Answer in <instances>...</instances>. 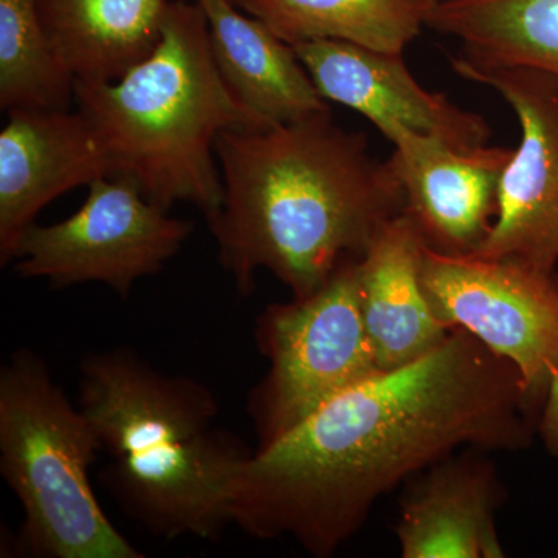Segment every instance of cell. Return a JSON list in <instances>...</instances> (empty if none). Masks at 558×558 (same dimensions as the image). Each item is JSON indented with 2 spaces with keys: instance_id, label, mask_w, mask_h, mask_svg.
Instances as JSON below:
<instances>
[{
  "instance_id": "1",
  "label": "cell",
  "mask_w": 558,
  "mask_h": 558,
  "mask_svg": "<svg viewBox=\"0 0 558 558\" xmlns=\"http://www.w3.org/2000/svg\"><path fill=\"white\" fill-rule=\"evenodd\" d=\"M539 411L519 368L468 330L424 357L340 392L253 451L231 494V524L329 558L389 492L458 450L517 451Z\"/></svg>"
},
{
  "instance_id": "2",
  "label": "cell",
  "mask_w": 558,
  "mask_h": 558,
  "mask_svg": "<svg viewBox=\"0 0 558 558\" xmlns=\"http://www.w3.org/2000/svg\"><path fill=\"white\" fill-rule=\"evenodd\" d=\"M223 201L208 216L223 269L241 293L269 270L303 299L349 258H362L405 194L391 161L330 109L216 140Z\"/></svg>"
},
{
  "instance_id": "3",
  "label": "cell",
  "mask_w": 558,
  "mask_h": 558,
  "mask_svg": "<svg viewBox=\"0 0 558 558\" xmlns=\"http://www.w3.org/2000/svg\"><path fill=\"white\" fill-rule=\"evenodd\" d=\"M78 407L110 461L100 483L154 537L218 539L231 524L234 481L253 451L215 425L202 381L165 374L128 348L81 360Z\"/></svg>"
},
{
  "instance_id": "4",
  "label": "cell",
  "mask_w": 558,
  "mask_h": 558,
  "mask_svg": "<svg viewBox=\"0 0 558 558\" xmlns=\"http://www.w3.org/2000/svg\"><path fill=\"white\" fill-rule=\"evenodd\" d=\"M75 101L97 131L112 178L157 207L223 201L216 140L227 130L269 126L220 75L199 3L172 0L159 46L109 83L75 81Z\"/></svg>"
},
{
  "instance_id": "5",
  "label": "cell",
  "mask_w": 558,
  "mask_h": 558,
  "mask_svg": "<svg viewBox=\"0 0 558 558\" xmlns=\"http://www.w3.org/2000/svg\"><path fill=\"white\" fill-rule=\"evenodd\" d=\"M97 433L44 360L20 349L0 369V473L36 558H143L102 512L89 478Z\"/></svg>"
},
{
  "instance_id": "6",
  "label": "cell",
  "mask_w": 558,
  "mask_h": 558,
  "mask_svg": "<svg viewBox=\"0 0 558 558\" xmlns=\"http://www.w3.org/2000/svg\"><path fill=\"white\" fill-rule=\"evenodd\" d=\"M255 337L269 362L247 403L258 449L384 371L363 322L355 258L344 259L311 295L267 306L256 319Z\"/></svg>"
},
{
  "instance_id": "7",
  "label": "cell",
  "mask_w": 558,
  "mask_h": 558,
  "mask_svg": "<svg viewBox=\"0 0 558 558\" xmlns=\"http://www.w3.org/2000/svg\"><path fill=\"white\" fill-rule=\"evenodd\" d=\"M87 189L86 202L70 218L25 231L14 270L58 289L98 282L128 296L135 282L178 255L194 226L172 218L126 180L102 178Z\"/></svg>"
},
{
  "instance_id": "8",
  "label": "cell",
  "mask_w": 558,
  "mask_h": 558,
  "mask_svg": "<svg viewBox=\"0 0 558 558\" xmlns=\"http://www.w3.org/2000/svg\"><path fill=\"white\" fill-rule=\"evenodd\" d=\"M421 282L440 322L519 368L542 414L558 373L556 279L517 260L442 255L425 245Z\"/></svg>"
},
{
  "instance_id": "9",
  "label": "cell",
  "mask_w": 558,
  "mask_h": 558,
  "mask_svg": "<svg viewBox=\"0 0 558 558\" xmlns=\"http://www.w3.org/2000/svg\"><path fill=\"white\" fill-rule=\"evenodd\" d=\"M450 62L461 78L497 92L521 132L499 183L494 229L475 255L517 260L558 282V81L534 69Z\"/></svg>"
},
{
  "instance_id": "10",
  "label": "cell",
  "mask_w": 558,
  "mask_h": 558,
  "mask_svg": "<svg viewBox=\"0 0 558 558\" xmlns=\"http://www.w3.org/2000/svg\"><path fill=\"white\" fill-rule=\"evenodd\" d=\"M293 49L326 101L355 110L389 142L402 131L462 149L487 145L490 138V126L480 113L421 86L403 54L330 39L307 40Z\"/></svg>"
},
{
  "instance_id": "11",
  "label": "cell",
  "mask_w": 558,
  "mask_h": 558,
  "mask_svg": "<svg viewBox=\"0 0 558 558\" xmlns=\"http://www.w3.org/2000/svg\"><path fill=\"white\" fill-rule=\"evenodd\" d=\"M391 143L389 161L405 194V213L425 245L442 255H475L494 229L499 183L513 149H462L410 131Z\"/></svg>"
},
{
  "instance_id": "12",
  "label": "cell",
  "mask_w": 558,
  "mask_h": 558,
  "mask_svg": "<svg viewBox=\"0 0 558 558\" xmlns=\"http://www.w3.org/2000/svg\"><path fill=\"white\" fill-rule=\"evenodd\" d=\"M0 132V264L51 201L112 178L108 153L84 113L69 109L7 110Z\"/></svg>"
},
{
  "instance_id": "13",
  "label": "cell",
  "mask_w": 558,
  "mask_h": 558,
  "mask_svg": "<svg viewBox=\"0 0 558 558\" xmlns=\"http://www.w3.org/2000/svg\"><path fill=\"white\" fill-rule=\"evenodd\" d=\"M402 502L396 535L403 558H502L497 510L502 488L476 454L442 459L418 473Z\"/></svg>"
},
{
  "instance_id": "14",
  "label": "cell",
  "mask_w": 558,
  "mask_h": 558,
  "mask_svg": "<svg viewBox=\"0 0 558 558\" xmlns=\"http://www.w3.org/2000/svg\"><path fill=\"white\" fill-rule=\"evenodd\" d=\"M424 247L416 223L403 213L357 259L363 322L380 369L424 357L453 330L436 317L422 288Z\"/></svg>"
},
{
  "instance_id": "15",
  "label": "cell",
  "mask_w": 558,
  "mask_h": 558,
  "mask_svg": "<svg viewBox=\"0 0 558 558\" xmlns=\"http://www.w3.org/2000/svg\"><path fill=\"white\" fill-rule=\"evenodd\" d=\"M231 92L267 123H288L330 109L290 44L233 0H196Z\"/></svg>"
},
{
  "instance_id": "16",
  "label": "cell",
  "mask_w": 558,
  "mask_h": 558,
  "mask_svg": "<svg viewBox=\"0 0 558 558\" xmlns=\"http://www.w3.org/2000/svg\"><path fill=\"white\" fill-rule=\"evenodd\" d=\"M172 0H38L58 60L75 81L109 83L159 46Z\"/></svg>"
},
{
  "instance_id": "17",
  "label": "cell",
  "mask_w": 558,
  "mask_h": 558,
  "mask_svg": "<svg viewBox=\"0 0 558 558\" xmlns=\"http://www.w3.org/2000/svg\"><path fill=\"white\" fill-rule=\"evenodd\" d=\"M428 28L458 40L454 60L558 81V0H438Z\"/></svg>"
},
{
  "instance_id": "18",
  "label": "cell",
  "mask_w": 558,
  "mask_h": 558,
  "mask_svg": "<svg viewBox=\"0 0 558 558\" xmlns=\"http://www.w3.org/2000/svg\"><path fill=\"white\" fill-rule=\"evenodd\" d=\"M290 46L330 39L405 53L438 0H233Z\"/></svg>"
},
{
  "instance_id": "19",
  "label": "cell",
  "mask_w": 558,
  "mask_h": 558,
  "mask_svg": "<svg viewBox=\"0 0 558 558\" xmlns=\"http://www.w3.org/2000/svg\"><path fill=\"white\" fill-rule=\"evenodd\" d=\"M75 80L58 60L38 0H0V108L69 109Z\"/></svg>"
},
{
  "instance_id": "20",
  "label": "cell",
  "mask_w": 558,
  "mask_h": 558,
  "mask_svg": "<svg viewBox=\"0 0 558 558\" xmlns=\"http://www.w3.org/2000/svg\"><path fill=\"white\" fill-rule=\"evenodd\" d=\"M537 436L549 454L558 458V373L543 403L539 414Z\"/></svg>"
}]
</instances>
